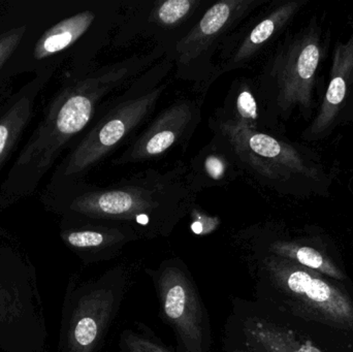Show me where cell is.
<instances>
[{"instance_id":"d6986e66","label":"cell","mask_w":353,"mask_h":352,"mask_svg":"<svg viewBox=\"0 0 353 352\" xmlns=\"http://www.w3.org/2000/svg\"><path fill=\"white\" fill-rule=\"evenodd\" d=\"M219 113L243 125L257 130L259 117V105L249 84L240 83L232 111L223 112V113L219 112Z\"/></svg>"},{"instance_id":"7c38bea8","label":"cell","mask_w":353,"mask_h":352,"mask_svg":"<svg viewBox=\"0 0 353 352\" xmlns=\"http://www.w3.org/2000/svg\"><path fill=\"white\" fill-rule=\"evenodd\" d=\"M321 56V34L313 24L303 29L279 51L270 74L275 85L276 105L280 111H310Z\"/></svg>"},{"instance_id":"5bb4252c","label":"cell","mask_w":353,"mask_h":352,"mask_svg":"<svg viewBox=\"0 0 353 352\" xmlns=\"http://www.w3.org/2000/svg\"><path fill=\"white\" fill-rule=\"evenodd\" d=\"M60 237L85 264H97L117 258L132 242L142 239L126 225H64Z\"/></svg>"},{"instance_id":"8fae6325","label":"cell","mask_w":353,"mask_h":352,"mask_svg":"<svg viewBox=\"0 0 353 352\" xmlns=\"http://www.w3.org/2000/svg\"><path fill=\"white\" fill-rule=\"evenodd\" d=\"M224 342L248 352H325L256 301L234 298Z\"/></svg>"},{"instance_id":"7a4b0ae2","label":"cell","mask_w":353,"mask_h":352,"mask_svg":"<svg viewBox=\"0 0 353 352\" xmlns=\"http://www.w3.org/2000/svg\"><path fill=\"white\" fill-rule=\"evenodd\" d=\"M50 192V207L63 217L64 225H126L142 239L169 237L192 208L196 194L187 167L149 171L115 187L74 183Z\"/></svg>"},{"instance_id":"30bf717a","label":"cell","mask_w":353,"mask_h":352,"mask_svg":"<svg viewBox=\"0 0 353 352\" xmlns=\"http://www.w3.org/2000/svg\"><path fill=\"white\" fill-rule=\"evenodd\" d=\"M219 115L214 120V130L228 141L242 169L269 181H284L296 175L315 177V169L294 147Z\"/></svg>"},{"instance_id":"4fadbf2b","label":"cell","mask_w":353,"mask_h":352,"mask_svg":"<svg viewBox=\"0 0 353 352\" xmlns=\"http://www.w3.org/2000/svg\"><path fill=\"white\" fill-rule=\"evenodd\" d=\"M201 103L184 99L161 112L115 161L141 163L161 156L179 143L188 140L201 120Z\"/></svg>"},{"instance_id":"8992f818","label":"cell","mask_w":353,"mask_h":352,"mask_svg":"<svg viewBox=\"0 0 353 352\" xmlns=\"http://www.w3.org/2000/svg\"><path fill=\"white\" fill-rule=\"evenodd\" d=\"M48 337L32 262L0 245V351L46 352Z\"/></svg>"},{"instance_id":"5b68a950","label":"cell","mask_w":353,"mask_h":352,"mask_svg":"<svg viewBox=\"0 0 353 352\" xmlns=\"http://www.w3.org/2000/svg\"><path fill=\"white\" fill-rule=\"evenodd\" d=\"M130 268L118 265L99 278L68 283L62 307L60 352H99L130 285Z\"/></svg>"},{"instance_id":"9c48e42d","label":"cell","mask_w":353,"mask_h":352,"mask_svg":"<svg viewBox=\"0 0 353 352\" xmlns=\"http://www.w3.org/2000/svg\"><path fill=\"white\" fill-rule=\"evenodd\" d=\"M205 4V0L125 1L112 45L124 47L138 39H152L157 48L170 55L203 16Z\"/></svg>"},{"instance_id":"ffe728a7","label":"cell","mask_w":353,"mask_h":352,"mask_svg":"<svg viewBox=\"0 0 353 352\" xmlns=\"http://www.w3.org/2000/svg\"><path fill=\"white\" fill-rule=\"evenodd\" d=\"M118 352H173L146 327L125 329L120 335Z\"/></svg>"},{"instance_id":"277c9868","label":"cell","mask_w":353,"mask_h":352,"mask_svg":"<svg viewBox=\"0 0 353 352\" xmlns=\"http://www.w3.org/2000/svg\"><path fill=\"white\" fill-rule=\"evenodd\" d=\"M151 72L141 74L116 101L55 171L50 191L78 181L88 169L117 149L154 111L167 83L152 84Z\"/></svg>"},{"instance_id":"6da1fadb","label":"cell","mask_w":353,"mask_h":352,"mask_svg":"<svg viewBox=\"0 0 353 352\" xmlns=\"http://www.w3.org/2000/svg\"><path fill=\"white\" fill-rule=\"evenodd\" d=\"M163 55L155 48L150 53L138 54L72 76L47 107L43 121L0 186V207L6 208L30 196L62 151L92 121L101 103L130 86Z\"/></svg>"},{"instance_id":"44dd1931","label":"cell","mask_w":353,"mask_h":352,"mask_svg":"<svg viewBox=\"0 0 353 352\" xmlns=\"http://www.w3.org/2000/svg\"><path fill=\"white\" fill-rule=\"evenodd\" d=\"M26 27H19L0 37V74L20 47L23 39L26 35Z\"/></svg>"},{"instance_id":"52a82bcc","label":"cell","mask_w":353,"mask_h":352,"mask_svg":"<svg viewBox=\"0 0 353 352\" xmlns=\"http://www.w3.org/2000/svg\"><path fill=\"white\" fill-rule=\"evenodd\" d=\"M146 273L157 291L161 318L175 333L179 352H211L209 313L186 264L169 258Z\"/></svg>"},{"instance_id":"e0dca14e","label":"cell","mask_w":353,"mask_h":352,"mask_svg":"<svg viewBox=\"0 0 353 352\" xmlns=\"http://www.w3.org/2000/svg\"><path fill=\"white\" fill-rule=\"evenodd\" d=\"M303 4V1L286 2L261 19L228 52L223 62L216 70V78L223 72L243 68L250 61L294 18Z\"/></svg>"},{"instance_id":"ac0fdd59","label":"cell","mask_w":353,"mask_h":352,"mask_svg":"<svg viewBox=\"0 0 353 352\" xmlns=\"http://www.w3.org/2000/svg\"><path fill=\"white\" fill-rule=\"evenodd\" d=\"M241 169L232 147L225 138L217 134V138L195 157L189 175L193 188L199 191L203 187L225 185L234 181Z\"/></svg>"},{"instance_id":"9a60e30c","label":"cell","mask_w":353,"mask_h":352,"mask_svg":"<svg viewBox=\"0 0 353 352\" xmlns=\"http://www.w3.org/2000/svg\"><path fill=\"white\" fill-rule=\"evenodd\" d=\"M352 96L353 33L347 41L336 45L329 86L319 114L307 132L309 138H319L332 130Z\"/></svg>"},{"instance_id":"2e32d148","label":"cell","mask_w":353,"mask_h":352,"mask_svg":"<svg viewBox=\"0 0 353 352\" xmlns=\"http://www.w3.org/2000/svg\"><path fill=\"white\" fill-rule=\"evenodd\" d=\"M56 68H45L10 99L0 114V169L16 148L32 118L33 105L39 91L50 80Z\"/></svg>"},{"instance_id":"7402d4cb","label":"cell","mask_w":353,"mask_h":352,"mask_svg":"<svg viewBox=\"0 0 353 352\" xmlns=\"http://www.w3.org/2000/svg\"><path fill=\"white\" fill-rule=\"evenodd\" d=\"M224 352H248L244 351V349H239V347L234 346V345L230 344V343L224 342Z\"/></svg>"},{"instance_id":"3957f363","label":"cell","mask_w":353,"mask_h":352,"mask_svg":"<svg viewBox=\"0 0 353 352\" xmlns=\"http://www.w3.org/2000/svg\"><path fill=\"white\" fill-rule=\"evenodd\" d=\"M255 300L284 315L353 332V301L321 274L265 252L243 249Z\"/></svg>"},{"instance_id":"ba28073f","label":"cell","mask_w":353,"mask_h":352,"mask_svg":"<svg viewBox=\"0 0 353 352\" xmlns=\"http://www.w3.org/2000/svg\"><path fill=\"white\" fill-rule=\"evenodd\" d=\"M261 0H223L205 10L196 24L176 43L168 59L175 62L176 74L205 87L215 80L212 58L225 47L236 27L257 8Z\"/></svg>"}]
</instances>
